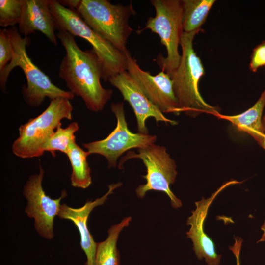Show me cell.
<instances>
[{
	"mask_svg": "<svg viewBox=\"0 0 265 265\" xmlns=\"http://www.w3.org/2000/svg\"><path fill=\"white\" fill-rule=\"evenodd\" d=\"M12 49L7 29L0 30V73L10 62Z\"/></svg>",
	"mask_w": 265,
	"mask_h": 265,
	"instance_id": "cell-22",
	"label": "cell"
},
{
	"mask_svg": "<svg viewBox=\"0 0 265 265\" xmlns=\"http://www.w3.org/2000/svg\"><path fill=\"white\" fill-rule=\"evenodd\" d=\"M156 15L149 17L141 33L146 29L157 34L167 51L164 57L159 54L157 62L161 71L169 74L176 70L180 62L181 54L179 46L183 30L182 27L183 5L180 0H152Z\"/></svg>",
	"mask_w": 265,
	"mask_h": 265,
	"instance_id": "cell-7",
	"label": "cell"
},
{
	"mask_svg": "<svg viewBox=\"0 0 265 265\" xmlns=\"http://www.w3.org/2000/svg\"><path fill=\"white\" fill-rule=\"evenodd\" d=\"M262 123L264 131V139L263 142L260 146L265 150V114L263 116Z\"/></svg>",
	"mask_w": 265,
	"mask_h": 265,
	"instance_id": "cell-27",
	"label": "cell"
},
{
	"mask_svg": "<svg viewBox=\"0 0 265 265\" xmlns=\"http://www.w3.org/2000/svg\"><path fill=\"white\" fill-rule=\"evenodd\" d=\"M23 0H0V26H14L20 22Z\"/></svg>",
	"mask_w": 265,
	"mask_h": 265,
	"instance_id": "cell-21",
	"label": "cell"
},
{
	"mask_svg": "<svg viewBox=\"0 0 265 265\" xmlns=\"http://www.w3.org/2000/svg\"><path fill=\"white\" fill-rule=\"evenodd\" d=\"M265 107V87L257 102L242 113L235 115L217 113L213 116L230 122L238 131L251 135L261 146L264 139L262 118Z\"/></svg>",
	"mask_w": 265,
	"mask_h": 265,
	"instance_id": "cell-16",
	"label": "cell"
},
{
	"mask_svg": "<svg viewBox=\"0 0 265 265\" xmlns=\"http://www.w3.org/2000/svg\"><path fill=\"white\" fill-rule=\"evenodd\" d=\"M138 153L128 152L123 157L118 164L122 169L123 163L131 159H139L145 165L147 174L142 177L146 179L145 184L140 185L135 193L139 198H143L150 190L164 192L170 200L172 208L178 209L182 206L181 201L171 190L170 186L176 178L177 171L175 161L166 152L165 147L152 144L143 148L138 149Z\"/></svg>",
	"mask_w": 265,
	"mask_h": 265,
	"instance_id": "cell-8",
	"label": "cell"
},
{
	"mask_svg": "<svg viewBox=\"0 0 265 265\" xmlns=\"http://www.w3.org/2000/svg\"><path fill=\"white\" fill-rule=\"evenodd\" d=\"M79 129L77 122L71 123L65 128L61 127V124L59 125L44 144V152H51L53 157L56 151L66 154L70 145L76 142L75 133Z\"/></svg>",
	"mask_w": 265,
	"mask_h": 265,
	"instance_id": "cell-20",
	"label": "cell"
},
{
	"mask_svg": "<svg viewBox=\"0 0 265 265\" xmlns=\"http://www.w3.org/2000/svg\"><path fill=\"white\" fill-rule=\"evenodd\" d=\"M76 12L104 39L125 54L130 53L126 45L133 29L129 21L136 14L132 3L124 5L106 0H81Z\"/></svg>",
	"mask_w": 265,
	"mask_h": 265,
	"instance_id": "cell-5",
	"label": "cell"
},
{
	"mask_svg": "<svg viewBox=\"0 0 265 265\" xmlns=\"http://www.w3.org/2000/svg\"><path fill=\"white\" fill-rule=\"evenodd\" d=\"M202 29L183 32L180 40L181 58L178 68L168 74L173 81V88L180 113L192 117L207 113H219V107L207 103L199 91V83L205 69L193 46L195 36Z\"/></svg>",
	"mask_w": 265,
	"mask_h": 265,
	"instance_id": "cell-2",
	"label": "cell"
},
{
	"mask_svg": "<svg viewBox=\"0 0 265 265\" xmlns=\"http://www.w3.org/2000/svg\"><path fill=\"white\" fill-rule=\"evenodd\" d=\"M12 49V58L5 69L0 73V85L5 91L6 83L11 70L15 67L21 68L25 75L26 86L23 87L22 94L26 103L31 106H40L46 97L51 100L63 97L72 100L75 95L70 91L55 86L43 72L30 59L26 50L29 39L22 38L15 26L7 29Z\"/></svg>",
	"mask_w": 265,
	"mask_h": 265,
	"instance_id": "cell-3",
	"label": "cell"
},
{
	"mask_svg": "<svg viewBox=\"0 0 265 265\" xmlns=\"http://www.w3.org/2000/svg\"><path fill=\"white\" fill-rule=\"evenodd\" d=\"M234 240L235 242L234 244L231 246H229V249L236 257L237 265H240V253L243 240L240 237H236L234 238Z\"/></svg>",
	"mask_w": 265,
	"mask_h": 265,
	"instance_id": "cell-24",
	"label": "cell"
},
{
	"mask_svg": "<svg viewBox=\"0 0 265 265\" xmlns=\"http://www.w3.org/2000/svg\"><path fill=\"white\" fill-rule=\"evenodd\" d=\"M261 229L263 233L261 238L257 241V243L264 242L265 241V219L261 227Z\"/></svg>",
	"mask_w": 265,
	"mask_h": 265,
	"instance_id": "cell-26",
	"label": "cell"
},
{
	"mask_svg": "<svg viewBox=\"0 0 265 265\" xmlns=\"http://www.w3.org/2000/svg\"><path fill=\"white\" fill-rule=\"evenodd\" d=\"M182 27L184 32L201 30L215 0H182Z\"/></svg>",
	"mask_w": 265,
	"mask_h": 265,
	"instance_id": "cell-19",
	"label": "cell"
},
{
	"mask_svg": "<svg viewBox=\"0 0 265 265\" xmlns=\"http://www.w3.org/2000/svg\"><path fill=\"white\" fill-rule=\"evenodd\" d=\"M108 81L121 93L124 100L132 108L135 115L138 132L149 134L146 121L154 118L157 122L176 125L177 122L166 117L145 95L134 79L126 70L111 77Z\"/></svg>",
	"mask_w": 265,
	"mask_h": 265,
	"instance_id": "cell-13",
	"label": "cell"
},
{
	"mask_svg": "<svg viewBox=\"0 0 265 265\" xmlns=\"http://www.w3.org/2000/svg\"><path fill=\"white\" fill-rule=\"evenodd\" d=\"M243 181L230 180L223 184L212 195L208 198L195 202L196 208L191 211V215L187 219L186 224L190 228L186 232L187 238L193 243V249L199 260L204 259L208 265H219L221 255L216 252L215 245L204 230L209 208L216 196L227 187Z\"/></svg>",
	"mask_w": 265,
	"mask_h": 265,
	"instance_id": "cell-12",
	"label": "cell"
},
{
	"mask_svg": "<svg viewBox=\"0 0 265 265\" xmlns=\"http://www.w3.org/2000/svg\"><path fill=\"white\" fill-rule=\"evenodd\" d=\"M111 110L117 120L113 131L105 138L82 144L90 154H97L104 157L108 162V168H115L118 158L128 150L141 149L154 144L156 135L133 133L128 128L126 120L123 102L112 103Z\"/></svg>",
	"mask_w": 265,
	"mask_h": 265,
	"instance_id": "cell-9",
	"label": "cell"
},
{
	"mask_svg": "<svg viewBox=\"0 0 265 265\" xmlns=\"http://www.w3.org/2000/svg\"><path fill=\"white\" fill-rule=\"evenodd\" d=\"M132 217H126L119 223L110 226L106 240L97 243L94 265H120V255L117 243L119 236L129 225Z\"/></svg>",
	"mask_w": 265,
	"mask_h": 265,
	"instance_id": "cell-17",
	"label": "cell"
},
{
	"mask_svg": "<svg viewBox=\"0 0 265 265\" xmlns=\"http://www.w3.org/2000/svg\"><path fill=\"white\" fill-rule=\"evenodd\" d=\"M18 30L25 37L39 31L54 46L57 45L55 24L49 5V0H23L21 19Z\"/></svg>",
	"mask_w": 265,
	"mask_h": 265,
	"instance_id": "cell-15",
	"label": "cell"
},
{
	"mask_svg": "<svg viewBox=\"0 0 265 265\" xmlns=\"http://www.w3.org/2000/svg\"><path fill=\"white\" fill-rule=\"evenodd\" d=\"M70 100L63 97L51 100L42 113L21 125L19 136L12 146L13 153L23 159L42 156L44 144L61 124V120L72 119L73 108Z\"/></svg>",
	"mask_w": 265,
	"mask_h": 265,
	"instance_id": "cell-6",
	"label": "cell"
},
{
	"mask_svg": "<svg viewBox=\"0 0 265 265\" xmlns=\"http://www.w3.org/2000/svg\"><path fill=\"white\" fill-rule=\"evenodd\" d=\"M44 174V170L40 165L39 173L30 176L24 187L23 194L27 201L25 212L34 219V226L39 235L52 239L54 236V217L57 215L61 200L67 194L63 190L57 199L47 195L42 186Z\"/></svg>",
	"mask_w": 265,
	"mask_h": 265,
	"instance_id": "cell-10",
	"label": "cell"
},
{
	"mask_svg": "<svg viewBox=\"0 0 265 265\" xmlns=\"http://www.w3.org/2000/svg\"><path fill=\"white\" fill-rule=\"evenodd\" d=\"M147 98L163 113L179 115L178 101L169 75L161 71L156 75L142 70L131 53L127 54V70Z\"/></svg>",
	"mask_w": 265,
	"mask_h": 265,
	"instance_id": "cell-11",
	"label": "cell"
},
{
	"mask_svg": "<svg viewBox=\"0 0 265 265\" xmlns=\"http://www.w3.org/2000/svg\"><path fill=\"white\" fill-rule=\"evenodd\" d=\"M265 65V40L257 45L253 50L249 64L251 71L255 73Z\"/></svg>",
	"mask_w": 265,
	"mask_h": 265,
	"instance_id": "cell-23",
	"label": "cell"
},
{
	"mask_svg": "<svg viewBox=\"0 0 265 265\" xmlns=\"http://www.w3.org/2000/svg\"><path fill=\"white\" fill-rule=\"evenodd\" d=\"M58 2L64 6H68L69 8L77 11L80 4L81 0H58Z\"/></svg>",
	"mask_w": 265,
	"mask_h": 265,
	"instance_id": "cell-25",
	"label": "cell"
},
{
	"mask_svg": "<svg viewBox=\"0 0 265 265\" xmlns=\"http://www.w3.org/2000/svg\"><path fill=\"white\" fill-rule=\"evenodd\" d=\"M56 37L66 51L59 65V77L64 80L70 92L82 99L88 109L102 110L113 90L101 85L103 70L98 56L93 50H82L75 36L67 31L59 30Z\"/></svg>",
	"mask_w": 265,
	"mask_h": 265,
	"instance_id": "cell-1",
	"label": "cell"
},
{
	"mask_svg": "<svg viewBox=\"0 0 265 265\" xmlns=\"http://www.w3.org/2000/svg\"><path fill=\"white\" fill-rule=\"evenodd\" d=\"M121 186V182L108 185V190L105 195L94 201H87L80 208H72L65 204H61L60 206L57 213L59 218L71 221L79 230L80 237V246L87 257L85 265H94L97 245L87 226L89 215L96 207L104 204L113 191Z\"/></svg>",
	"mask_w": 265,
	"mask_h": 265,
	"instance_id": "cell-14",
	"label": "cell"
},
{
	"mask_svg": "<svg viewBox=\"0 0 265 265\" xmlns=\"http://www.w3.org/2000/svg\"><path fill=\"white\" fill-rule=\"evenodd\" d=\"M49 5L56 29L82 38L91 45L102 65L104 81L127 70V54L91 29L76 11L61 5L58 0H49Z\"/></svg>",
	"mask_w": 265,
	"mask_h": 265,
	"instance_id": "cell-4",
	"label": "cell"
},
{
	"mask_svg": "<svg viewBox=\"0 0 265 265\" xmlns=\"http://www.w3.org/2000/svg\"><path fill=\"white\" fill-rule=\"evenodd\" d=\"M66 154L72 167L70 177L72 186L77 188H87L92 183L91 170L87 160L90 154L75 142L70 145Z\"/></svg>",
	"mask_w": 265,
	"mask_h": 265,
	"instance_id": "cell-18",
	"label": "cell"
}]
</instances>
